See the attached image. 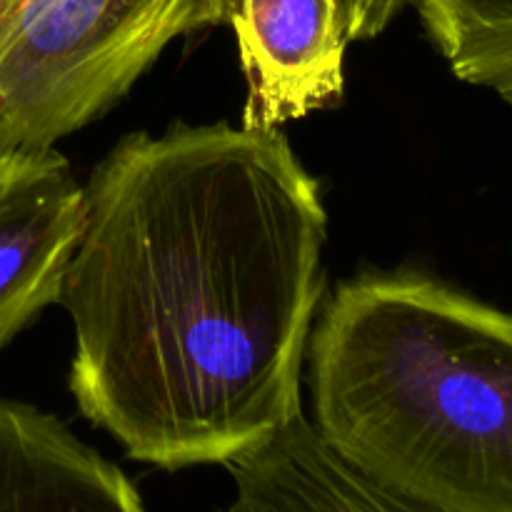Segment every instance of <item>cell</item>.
Listing matches in <instances>:
<instances>
[{"label": "cell", "instance_id": "9", "mask_svg": "<svg viewBox=\"0 0 512 512\" xmlns=\"http://www.w3.org/2000/svg\"><path fill=\"white\" fill-rule=\"evenodd\" d=\"M413 0H345L350 40H373L403 13Z\"/></svg>", "mask_w": 512, "mask_h": 512}, {"label": "cell", "instance_id": "5", "mask_svg": "<svg viewBox=\"0 0 512 512\" xmlns=\"http://www.w3.org/2000/svg\"><path fill=\"white\" fill-rule=\"evenodd\" d=\"M85 223V188L55 148L0 153V350L58 303Z\"/></svg>", "mask_w": 512, "mask_h": 512}, {"label": "cell", "instance_id": "2", "mask_svg": "<svg viewBox=\"0 0 512 512\" xmlns=\"http://www.w3.org/2000/svg\"><path fill=\"white\" fill-rule=\"evenodd\" d=\"M315 430L440 512H512V313L423 273L343 280L308 345Z\"/></svg>", "mask_w": 512, "mask_h": 512}, {"label": "cell", "instance_id": "3", "mask_svg": "<svg viewBox=\"0 0 512 512\" xmlns=\"http://www.w3.org/2000/svg\"><path fill=\"white\" fill-rule=\"evenodd\" d=\"M230 0H15L0 25V153L55 148Z\"/></svg>", "mask_w": 512, "mask_h": 512}, {"label": "cell", "instance_id": "8", "mask_svg": "<svg viewBox=\"0 0 512 512\" xmlns=\"http://www.w3.org/2000/svg\"><path fill=\"white\" fill-rule=\"evenodd\" d=\"M453 75L512 108V0H413Z\"/></svg>", "mask_w": 512, "mask_h": 512}, {"label": "cell", "instance_id": "10", "mask_svg": "<svg viewBox=\"0 0 512 512\" xmlns=\"http://www.w3.org/2000/svg\"><path fill=\"white\" fill-rule=\"evenodd\" d=\"M10 5H13V0H0V23H3V18L8 15Z\"/></svg>", "mask_w": 512, "mask_h": 512}, {"label": "cell", "instance_id": "1", "mask_svg": "<svg viewBox=\"0 0 512 512\" xmlns=\"http://www.w3.org/2000/svg\"><path fill=\"white\" fill-rule=\"evenodd\" d=\"M325 238L318 178L280 130L120 140L85 185L58 300L80 413L168 473L273 438L303 415Z\"/></svg>", "mask_w": 512, "mask_h": 512}, {"label": "cell", "instance_id": "7", "mask_svg": "<svg viewBox=\"0 0 512 512\" xmlns=\"http://www.w3.org/2000/svg\"><path fill=\"white\" fill-rule=\"evenodd\" d=\"M225 468L233 498L218 512H440L360 473L305 415Z\"/></svg>", "mask_w": 512, "mask_h": 512}, {"label": "cell", "instance_id": "4", "mask_svg": "<svg viewBox=\"0 0 512 512\" xmlns=\"http://www.w3.org/2000/svg\"><path fill=\"white\" fill-rule=\"evenodd\" d=\"M245 95L243 125L278 130L333 108L345 90V0H230Z\"/></svg>", "mask_w": 512, "mask_h": 512}, {"label": "cell", "instance_id": "6", "mask_svg": "<svg viewBox=\"0 0 512 512\" xmlns=\"http://www.w3.org/2000/svg\"><path fill=\"white\" fill-rule=\"evenodd\" d=\"M0 512H148L133 480L28 403L0 400Z\"/></svg>", "mask_w": 512, "mask_h": 512}]
</instances>
